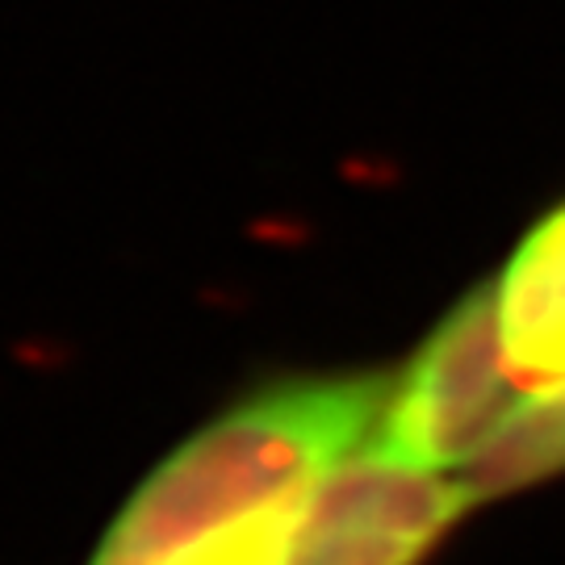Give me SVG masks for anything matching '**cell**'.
Returning a JSON list of instances; mask_svg holds the SVG:
<instances>
[{
	"mask_svg": "<svg viewBox=\"0 0 565 565\" xmlns=\"http://www.w3.org/2000/svg\"><path fill=\"white\" fill-rule=\"evenodd\" d=\"M390 390V373H323L226 406L142 478L88 565H184L302 503L331 465L373 440Z\"/></svg>",
	"mask_w": 565,
	"mask_h": 565,
	"instance_id": "obj_1",
	"label": "cell"
},
{
	"mask_svg": "<svg viewBox=\"0 0 565 565\" xmlns=\"http://www.w3.org/2000/svg\"><path fill=\"white\" fill-rule=\"evenodd\" d=\"M527 390L499 323L494 281L469 289L394 377L369 445L419 469H465Z\"/></svg>",
	"mask_w": 565,
	"mask_h": 565,
	"instance_id": "obj_2",
	"label": "cell"
},
{
	"mask_svg": "<svg viewBox=\"0 0 565 565\" xmlns=\"http://www.w3.org/2000/svg\"><path fill=\"white\" fill-rule=\"evenodd\" d=\"M469 507L478 499L465 478L364 445L294 507L285 565H419Z\"/></svg>",
	"mask_w": 565,
	"mask_h": 565,
	"instance_id": "obj_3",
	"label": "cell"
},
{
	"mask_svg": "<svg viewBox=\"0 0 565 565\" xmlns=\"http://www.w3.org/2000/svg\"><path fill=\"white\" fill-rule=\"evenodd\" d=\"M494 294L520 385L527 394L565 385V202L520 239Z\"/></svg>",
	"mask_w": 565,
	"mask_h": 565,
	"instance_id": "obj_4",
	"label": "cell"
},
{
	"mask_svg": "<svg viewBox=\"0 0 565 565\" xmlns=\"http://www.w3.org/2000/svg\"><path fill=\"white\" fill-rule=\"evenodd\" d=\"M553 473H565V385L524 394L482 452L461 469L478 503L515 494Z\"/></svg>",
	"mask_w": 565,
	"mask_h": 565,
	"instance_id": "obj_5",
	"label": "cell"
}]
</instances>
